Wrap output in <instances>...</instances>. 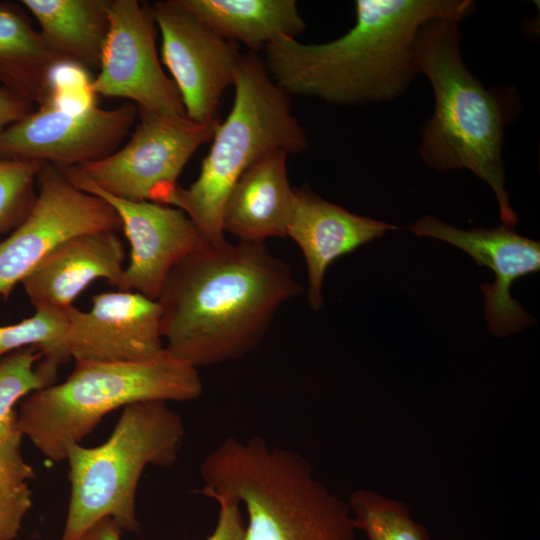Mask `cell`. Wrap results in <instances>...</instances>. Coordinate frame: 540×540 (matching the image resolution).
<instances>
[{"label": "cell", "instance_id": "1", "mask_svg": "<svg viewBox=\"0 0 540 540\" xmlns=\"http://www.w3.org/2000/svg\"><path fill=\"white\" fill-rule=\"evenodd\" d=\"M302 291L265 243L206 244L173 268L157 299L165 349L197 369L241 359Z\"/></svg>", "mask_w": 540, "mask_h": 540}, {"label": "cell", "instance_id": "2", "mask_svg": "<svg viewBox=\"0 0 540 540\" xmlns=\"http://www.w3.org/2000/svg\"><path fill=\"white\" fill-rule=\"evenodd\" d=\"M471 0H357L355 25L326 43L282 36L266 45L265 67L286 93L335 105L397 98L417 73L415 44L421 27L446 17L462 19Z\"/></svg>", "mask_w": 540, "mask_h": 540}, {"label": "cell", "instance_id": "3", "mask_svg": "<svg viewBox=\"0 0 540 540\" xmlns=\"http://www.w3.org/2000/svg\"><path fill=\"white\" fill-rule=\"evenodd\" d=\"M460 18L424 24L415 44L417 73L429 80L434 111L421 130L419 153L430 167L468 169L495 193L505 226L518 223L505 189L503 107L496 95L469 72L460 53Z\"/></svg>", "mask_w": 540, "mask_h": 540}, {"label": "cell", "instance_id": "4", "mask_svg": "<svg viewBox=\"0 0 540 540\" xmlns=\"http://www.w3.org/2000/svg\"><path fill=\"white\" fill-rule=\"evenodd\" d=\"M74 364L63 382L31 393L17 412L19 433L52 462L66 460L69 448L118 408L145 401H191L203 391L198 369L166 349L143 361Z\"/></svg>", "mask_w": 540, "mask_h": 540}, {"label": "cell", "instance_id": "5", "mask_svg": "<svg viewBox=\"0 0 540 540\" xmlns=\"http://www.w3.org/2000/svg\"><path fill=\"white\" fill-rule=\"evenodd\" d=\"M234 88L232 109L216 126L199 176L187 188L177 185L165 201L182 210L211 246L226 242L224 205L245 170L270 151L299 153L308 146L306 134L291 112L288 94L253 52L242 55Z\"/></svg>", "mask_w": 540, "mask_h": 540}, {"label": "cell", "instance_id": "6", "mask_svg": "<svg viewBox=\"0 0 540 540\" xmlns=\"http://www.w3.org/2000/svg\"><path fill=\"white\" fill-rule=\"evenodd\" d=\"M185 426L167 402L145 401L123 408L112 433L98 446L67 451L70 500L60 540H79L99 521L139 530L136 491L148 466L171 467L179 457Z\"/></svg>", "mask_w": 540, "mask_h": 540}, {"label": "cell", "instance_id": "7", "mask_svg": "<svg viewBox=\"0 0 540 540\" xmlns=\"http://www.w3.org/2000/svg\"><path fill=\"white\" fill-rule=\"evenodd\" d=\"M129 141L109 156L59 169L81 190L96 189L127 201L165 204L184 166L212 140L218 122L199 123L187 115L139 111Z\"/></svg>", "mask_w": 540, "mask_h": 540}, {"label": "cell", "instance_id": "8", "mask_svg": "<svg viewBox=\"0 0 540 540\" xmlns=\"http://www.w3.org/2000/svg\"><path fill=\"white\" fill-rule=\"evenodd\" d=\"M37 188V199L27 218L0 240L3 298L63 241L83 233L122 230L121 220L108 202L74 186L53 165L43 164Z\"/></svg>", "mask_w": 540, "mask_h": 540}, {"label": "cell", "instance_id": "9", "mask_svg": "<svg viewBox=\"0 0 540 540\" xmlns=\"http://www.w3.org/2000/svg\"><path fill=\"white\" fill-rule=\"evenodd\" d=\"M136 105H94L80 112L44 104L0 133V158L35 161L65 169L118 150L135 124Z\"/></svg>", "mask_w": 540, "mask_h": 540}, {"label": "cell", "instance_id": "10", "mask_svg": "<svg viewBox=\"0 0 540 540\" xmlns=\"http://www.w3.org/2000/svg\"><path fill=\"white\" fill-rule=\"evenodd\" d=\"M109 21L92 92L132 101L139 111L186 115L180 94L158 59L150 4L110 0Z\"/></svg>", "mask_w": 540, "mask_h": 540}, {"label": "cell", "instance_id": "11", "mask_svg": "<svg viewBox=\"0 0 540 540\" xmlns=\"http://www.w3.org/2000/svg\"><path fill=\"white\" fill-rule=\"evenodd\" d=\"M151 6L161 38L162 62L170 71L186 115L199 123H214L215 111L229 85H234L242 55L236 43L224 39L179 0Z\"/></svg>", "mask_w": 540, "mask_h": 540}, {"label": "cell", "instance_id": "12", "mask_svg": "<svg viewBox=\"0 0 540 540\" xmlns=\"http://www.w3.org/2000/svg\"><path fill=\"white\" fill-rule=\"evenodd\" d=\"M92 307L66 309V345L71 359L100 362L143 361L165 350L161 308L132 290L104 292L92 297Z\"/></svg>", "mask_w": 540, "mask_h": 540}, {"label": "cell", "instance_id": "13", "mask_svg": "<svg viewBox=\"0 0 540 540\" xmlns=\"http://www.w3.org/2000/svg\"><path fill=\"white\" fill-rule=\"evenodd\" d=\"M410 230L417 235L434 237L468 253L479 266H487L495 274L493 284H484L485 314L490 331L505 337L536 322L511 297L513 282L539 271L540 244L517 234L505 225L492 229L461 230L433 216H424Z\"/></svg>", "mask_w": 540, "mask_h": 540}, {"label": "cell", "instance_id": "14", "mask_svg": "<svg viewBox=\"0 0 540 540\" xmlns=\"http://www.w3.org/2000/svg\"><path fill=\"white\" fill-rule=\"evenodd\" d=\"M84 191L108 202L121 220L130 245L126 290L157 300L173 268L207 244L193 221L176 207L122 200L96 189Z\"/></svg>", "mask_w": 540, "mask_h": 540}, {"label": "cell", "instance_id": "15", "mask_svg": "<svg viewBox=\"0 0 540 540\" xmlns=\"http://www.w3.org/2000/svg\"><path fill=\"white\" fill-rule=\"evenodd\" d=\"M125 249L116 232L79 234L63 241L22 279L35 309L66 310L94 280L126 290Z\"/></svg>", "mask_w": 540, "mask_h": 540}, {"label": "cell", "instance_id": "16", "mask_svg": "<svg viewBox=\"0 0 540 540\" xmlns=\"http://www.w3.org/2000/svg\"><path fill=\"white\" fill-rule=\"evenodd\" d=\"M391 229L397 227L349 212L310 188H294L287 236L306 261L310 307L317 311L322 306L324 275L331 263Z\"/></svg>", "mask_w": 540, "mask_h": 540}, {"label": "cell", "instance_id": "17", "mask_svg": "<svg viewBox=\"0 0 540 540\" xmlns=\"http://www.w3.org/2000/svg\"><path fill=\"white\" fill-rule=\"evenodd\" d=\"M287 154L284 150L270 151L240 176L224 205V233L253 243L287 236L294 196L288 180Z\"/></svg>", "mask_w": 540, "mask_h": 540}, {"label": "cell", "instance_id": "18", "mask_svg": "<svg viewBox=\"0 0 540 540\" xmlns=\"http://www.w3.org/2000/svg\"><path fill=\"white\" fill-rule=\"evenodd\" d=\"M49 48L89 73L99 70L109 31L110 0H23Z\"/></svg>", "mask_w": 540, "mask_h": 540}, {"label": "cell", "instance_id": "19", "mask_svg": "<svg viewBox=\"0 0 540 540\" xmlns=\"http://www.w3.org/2000/svg\"><path fill=\"white\" fill-rule=\"evenodd\" d=\"M64 62L46 44L22 4L0 1V84L34 106L47 103L50 78Z\"/></svg>", "mask_w": 540, "mask_h": 540}, {"label": "cell", "instance_id": "20", "mask_svg": "<svg viewBox=\"0 0 540 540\" xmlns=\"http://www.w3.org/2000/svg\"><path fill=\"white\" fill-rule=\"evenodd\" d=\"M214 32L251 52L279 37L296 38L305 23L294 0H179Z\"/></svg>", "mask_w": 540, "mask_h": 540}, {"label": "cell", "instance_id": "21", "mask_svg": "<svg viewBox=\"0 0 540 540\" xmlns=\"http://www.w3.org/2000/svg\"><path fill=\"white\" fill-rule=\"evenodd\" d=\"M35 347L0 358V437L22 436L17 428V402L55 383L58 367L42 360Z\"/></svg>", "mask_w": 540, "mask_h": 540}, {"label": "cell", "instance_id": "22", "mask_svg": "<svg viewBox=\"0 0 540 540\" xmlns=\"http://www.w3.org/2000/svg\"><path fill=\"white\" fill-rule=\"evenodd\" d=\"M353 524L367 540H430L428 529L413 520L408 506L368 489H356L348 500Z\"/></svg>", "mask_w": 540, "mask_h": 540}, {"label": "cell", "instance_id": "23", "mask_svg": "<svg viewBox=\"0 0 540 540\" xmlns=\"http://www.w3.org/2000/svg\"><path fill=\"white\" fill-rule=\"evenodd\" d=\"M66 310L42 308L23 321L0 326V358L25 348L35 347L42 360L59 368L71 359L66 345Z\"/></svg>", "mask_w": 540, "mask_h": 540}, {"label": "cell", "instance_id": "24", "mask_svg": "<svg viewBox=\"0 0 540 540\" xmlns=\"http://www.w3.org/2000/svg\"><path fill=\"white\" fill-rule=\"evenodd\" d=\"M43 164L0 158V237L14 231L32 210Z\"/></svg>", "mask_w": 540, "mask_h": 540}, {"label": "cell", "instance_id": "25", "mask_svg": "<svg viewBox=\"0 0 540 540\" xmlns=\"http://www.w3.org/2000/svg\"><path fill=\"white\" fill-rule=\"evenodd\" d=\"M89 74L73 63L56 65L50 78V96L45 104L70 112H80L96 105Z\"/></svg>", "mask_w": 540, "mask_h": 540}, {"label": "cell", "instance_id": "26", "mask_svg": "<svg viewBox=\"0 0 540 540\" xmlns=\"http://www.w3.org/2000/svg\"><path fill=\"white\" fill-rule=\"evenodd\" d=\"M22 436L0 437V495L16 492L35 477L21 453Z\"/></svg>", "mask_w": 540, "mask_h": 540}, {"label": "cell", "instance_id": "27", "mask_svg": "<svg viewBox=\"0 0 540 540\" xmlns=\"http://www.w3.org/2000/svg\"><path fill=\"white\" fill-rule=\"evenodd\" d=\"M32 506L29 486L16 492L0 495V540H14Z\"/></svg>", "mask_w": 540, "mask_h": 540}, {"label": "cell", "instance_id": "28", "mask_svg": "<svg viewBox=\"0 0 540 540\" xmlns=\"http://www.w3.org/2000/svg\"><path fill=\"white\" fill-rule=\"evenodd\" d=\"M218 519L206 540H246V524L242 507L231 499H216Z\"/></svg>", "mask_w": 540, "mask_h": 540}, {"label": "cell", "instance_id": "29", "mask_svg": "<svg viewBox=\"0 0 540 540\" xmlns=\"http://www.w3.org/2000/svg\"><path fill=\"white\" fill-rule=\"evenodd\" d=\"M34 105L0 86V133L34 111Z\"/></svg>", "mask_w": 540, "mask_h": 540}, {"label": "cell", "instance_id": "30", "mask_svg": "<svg viewBox=\"0 0 540 540\" xmlns=\"http://www.w3.org/2000/svg\"><path fill=\"white\" fill-rule=\"evenodd\" d=\"M122 529L111 518L96 523L88 532L89 540H122Z\"/></svg>", "mask_w": 540, "mask_h": 540}, {"label": "cell", "instance_id": "31", "mask_svg": "<svg viewBox=\"0 0 540 540\" xmlns=\"http://www.w3.org/2000/svg\"><path fill=\"white\" fill-rule=\"evenodd\" d=\"M79 540H89L88 533L84 535L82 538H80Z\"/></svg>", "mask_w": 540, "mask_h": 540}]
</instances>
